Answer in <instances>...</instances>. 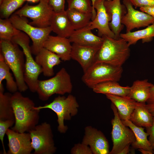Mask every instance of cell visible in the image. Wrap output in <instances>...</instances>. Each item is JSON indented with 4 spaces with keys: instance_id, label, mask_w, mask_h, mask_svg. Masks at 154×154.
Wrapping results in <instances>:
<instances>
[{
    "instance_id": "cell-16",
    "label": "cell",
    "mask_w": 154,
    "mask_h": 154,
    "mask_svg": "<svg viewBox=\"0 0 154 154\" xmlns=\"http://www.w3.org/2000/svg\"><path fill=\"white\" fill-rule=\"evenodd\" d=\"M105 0H96L93 6L96 11V17L88 25L91 30L97 29L100 37L105 35L115 39V35L110 28V20L106 13L104 2Z\"/></svg>"
},
{
    "instance_id": "cell-23",
    "label": "cell",
    "mask_w": 154,
    "mask_h": 154,
    "mask_svg": "<svg viewBox=\"0 0 154 154\" xmlns=\"http://www.w3.org/2000/svg\"><path fill=\"white\" fill-rule=\"evenodd\" d=\"M154 118L147 108L146 103L137 102L129 120L134 125L145 128L152 125Z\"/></svg>"
},
{
    "instance_id": "cell-3",
    "label": "cell",
    "mask_w": 154,
    "mask_h": 154,
    "mask_svg": "<svg viewBox=\"0 0 154 154\" xmlns=\"http://www.w3.org/2000/svg\"><path fill=\"white\" fill-rule=\"evenodd\" d=\"M0 53L12 72L18 90L24 92L28 88L24 78L25 60L23 50L11 40H0Z\"/></svg>"
},
{
    "instance_id": "cell-26",
    "label": "cell",
    "mask_w": 154,
    "mask_h": 154,
    "mask_svg": "<svg viewBox=\"0 0 154 154\" xmlns=\"http://www.w3.org/2000/svg\"><path fill=\"white\" fill-rule=\"evenodd\" d=\"M120 37L124 39L129 46L135 44L141 39L143 43L151 41L154 38V22L144 29L134 32L120 34Z\"/></svg>"
},
{
    "instance_id": "cell-6",
    "label": "cell",
    "mask_w": 154,
    "mask_h": 154,
    "mask_svg": "<svg viewBox=\"0 0 154 154\" xmlns=\"http://www.w3.org/2000/svg\"><path fill=\"white\" fill-rule=\"evenodd\" d=\"M79 105L76 97L72 94L67 97L59 96L49 104L43 106L35 107L36 109L48 108L53 111L57 117L58 130L61 133H65L68 129L64 125V120H70L78 112Z\"/></svg>"
},
{
    "instance_id": "cell-2",
    "label": "cell",
    "mask_w": 154,
    "mask_h": 154,
    "mask_svg": "<svg viewBox=\"0 0 154 154\" xmlns=\"http://www.w3.org/2000/svg\"><path fill=\"white\" fill-rule=\"evenodd\" d=\"M102 37L103 41L96 54L95 62H103L122 66L130 55L127 42L121 38L116 39L105 35Z\"/></svg>"
},
{
    "instance_id": "cell-10",
    "label": "cell",
    "mask_w": 154,
    "mask_h": 154,
    "mask_svg": "<svg viewBox=\"0 0 154 154\" xmlns=\"http://www.w3.org/2000/svg\"><path fill=\"white\" fill-rule=\"evenodd\" d=\"M32 147L35 154H53L55 153L53 136L50 125L44 122L30 131Z\"/></svg>"
},
{
    "instance_id": "cell-18",
    "label": "cell",
    "mask_w": 154,
    "mask_h": 154,
    "mask_svg": "<svg viewBox=\"0 0 154 154\" xmlns=\"http://www.w3.org/2000/svg\"><path fill=\"white\" fill-rule=\"evenodd\" d=\"M43 47L56 54L64 61L71 59L72 45L68 38L50 35L44 42Z\"/></svg>"
},
{
    "instance_id": "cell-37",
    "label": "cell",
    "mask_w": 154,
    "mask_h": 154,
    "mask_svg": "<svg viewBox=\"0 0 154 154\" xmlns=\"http://www.w3.org/2000/svg\"><path fill=\"white\" fill-rule=\"evenodd\" d=\"M135 8L154 6V0H130Z\"/></svg>"
},
{
    "instance_id": "cell-24",
    "label": "cell",
    "mask_w": 154,
    "mask_h": 154,
    "mask_svg": "<svg viewBox=\"0 0 154 154\" xmlns=\"http://www.w3.org/2000/svg\"><path fill=\"white\" fill-rule=\"evenodd\" d=\"M153 85L147 79L136 80L130 87L127 96L137 102L146 103L149 97L151 88Z\"/></svg>"
},
{
    "instance_id": "cell-44",
    "label": "cell",
    "mask_w": 154,
    "mask_h": 154,
    "mask_svg": "<svg viewBox=\"0 0 154 154\" xmlns=\"http://www.w3.org/2000/svg\"><path fill=\"white\" fill-rule=\"evenodd\" d=\"M90 0L91 1V3H92V4L93 7V6L94 3L95 1H96V0ZM95 11H96V10H95Z\"/></svg>"
},
{
    "instance_id": "cell-5",
    "label": "cell",
    "mask_w": 154,
    "mask_h": 154,
    "mask_svg": "<svg viewBox=\"0 0 154 154\" xmlns=\"http://www.w3.org/2000/svg\"><path fill=\"white\" fill-rule=\"evenodd\" d=\"M72 88L70 76L66 69L62 68L53 77L39 80L37 92L39 99L45 101L55 94L70 93Z\"/></svg>"
},
{
    "instance_id": "cell-29",
    "label": "cell",
    "mask_w": 154,
    "mask_h": 154,
    "mask_svg": "<svg viewBox=\"0 0 154 154\" xmlns=\"http://www.w3.org/2000/svg\"><path fill=\"white\" fill-rule=\"evenodd\" d=\"M66 11L74 30L87 26L92 20V13L83 12L73 9L68 8Z\"/></svg>"
},
{
    "instance_id": "cell-46",
    "label": "cell",
    "mask_w": 154,
    "mask_h": 154,
    "mask_svg": "<svg viewBox=\"0 0 154 154\" xmlns=\"http://www.w3.org/2000/svg\"><path fill=\"white\" fill-rule=\"evenodd\" d=\"M3 0H0V4L1 3Z\"/></svg>"
},
{
    "instance_id": "cell-25",
    "label": "cell",
    "mask_w": 154,
    "mask_h": 154,
    "mask_svg": "<svg viewBox=\"0 0 154 154\" xmlns=\"http://www.w3.org/2000/svg\"><path fill=\"white\" fill-rule=\"evenodd\" d=\"M121 121L125 125L132 130L135 135L136 141L131 144L132 148L133 149L142 148L154 153V151L151 148L147 138L148 134L145 131V128L135 125L129 120Z\"/></svg>"
},
{
    "instance_id": "cell-19",
    "label": "cell",
    "mask_w": 154,
    "mask_h": 154,
    "mask_svg": "<svg viewBox=\"0 0 154 154\" xmlns=\"http://www.w3.org/2000/svg\"><path fill=\"white\" fill-rule=\"evenodd\" d=\"M61 60L55 53L43 48L36 55V62L41 68L43 75L50 77L54 75V67L60 64Z\"/></svg>"
},
{
    "instance_id": "cell-40",
    "label": "cell",
    "mask_w": 154,
    "mask_h": 154,
    "mask_svg": "<svg viewBox=\"0 0 154 154\" xmlns=\"http://www.w3.org/2000/svg\"><path fill=\"white\" fill-rule=\"evenodd\" d=\"M141 11L145 13L154 18V6H149L140 8Z\"/></svg>"
},
{
    "instance_id": "cell-32",
    "label": "cell",
    "mask_w": 154,
    "mask_h": 154,
    "mask_svg": "<svg viewBox=\"0 0 154 154\" xmlns=\"http://www.w3.org/2000/svg\"><path fill=\"white\" fill-rule=\"evenodd\" d=\"M24 0H3L0 4V16L3 19H7L17 9L20 7Z\"/></svg>"
},
{
    "instance_id": "cell-7",
    "label": "cell",
    "mask_w": 154,
    "mask_h": 154,
    "mask_svg": "<svg viewBox=\"0 0 154 154\" xmlns=\"http://www.w3.org/2000/svg\"><path fill=\"white\" fill-rule=\"evenodd\" d=\"M123 71L122 66L103 62H95L84 73L82 80L88 87L92 88L101 83L111 81L118 82Z\"/></svg>"
},
{
    "instance_id": "cell-15",
    "label": "cell",
    "mask_w": 154,
    "mask_h": 154,
    "mask_svg": "<svg viewBox=\"0 0 154 154\" xmlns=\"http://www.w3.org/2000/svg\"><path fill=\"white\" fill-rule=\"evenodd\" d=\"M82 143L89 146L93 154H109V145L106 137L102 131L91 126L85 127Z\"/></svg>"
},
{
    "instance_id": "cell-9",
    "label": "cell",
    "mask_w": 154,
    "mask_h": 154,
    "mask_svg": "<svg viewBox=\"0 0 154 154\" xmlns=\"http://www.w3.org/2000/svg\"><path fill=\"white\" fill-rule=\"evenodd\" d=\"M111 108L114 117L111 121L112 125L111 137L113 145L109 154H118L126 146L135 142L136 138L132 130L123 123L116 107L112 103Z\"/></svg>"
},
{
    "instance_id": "cell-27",
    "label": "cell",
    "mask_w": 154,
    "mask_h": 154,
    "mask_svg": "<svg viewBox=\"0 0 154 154\" xmlns=\"http://www.w3.org/2000/svg\"><path fill=\"white\" fill-rule=\"evenodd\" d=\"M92 89L97 93L126 96L129 94L130 87L122 86L117 82L111 81L97 84Z\"/></svg>"
},
{
    "instance_id": "cell-38",
    "label": "cell",
    "mask_w": 154,
    "mask_h": 154,
    "mask_svg": "<svg viewBox=\"0 0 154 154\" xmlns=\"http://www.w3.org/2000/svg\"><path fill=\"white\" fill-rule=\"evenodd\" d=\"M146 132L148 134V140L153 150L154 151V118L151 126L145 128Z\"/></svg>"
},
{
    "instance_id": "cell-22",
    "label": "cell",
    "mask_w": 154,
    "mask_h": 154,
    "mask_svg": "<svg viewBox=\"0 0 154 154\" xmlns=\"http://www.w3.org/2000/svg\"><path fill=\"white\" fill-rule=\"evenodd\" d=\"M105 95L116 107L120 119L122 120H129L137 102L127 96H121L109 94Z\"/></svg>"
},
{
    "instance_id": "cell-28",
    "label": "cell",
    "mask_w": 154,
    "mask_h": 154,
    "mask_svg": "<svg viewBox=\"0 0 154 154\" xmlns=\"http://www.w3.org/2000/svg\"><path fill=\"white\" fill-rule=\"evenodd\" d=\"M10 68L5 62L2 54L0 52V92L4 93V89L2 82L5 80L6 87L11 93H14L18 90L15 81L10 72Z\"/></svg>"
},
{
    "instance_id": "cell-13",
    "label": "cell",
    "mask_w": 154,
    "mask_h": 154,
    "mask_svg": "<svg viewBox=\"0 0 154 154\" xmlns=\"http://www.w3.org/2000/svg\"><path fill=\"white\" fill-rule=\"evenodd\" d=\"M104 5L109 17L110 28L115 35V39H118L124 27L121 20L127 13L126 7L121 4L120 0H105Z\"/></svg>"
},
{
    "instance_id": "cell-31",
    "label": "cell",
    "mask_w": 154,
    "mask_h": 154,
    "mask_svg": "<svg viewBox=\"0 0 154 154\" xmlns=\"http://www.w3.org/2000/svg\"><path fill=\"white\" fill-rule=\"evenodd\" d=\"M21 31L14 26L9 18L0 19V40H11L12 38Z\"/></svg>"
},
{
    "instance_id": "cell-43",
    "label": "cell",
    "mask_w": 154,
    "mask_h": 154,
    "mask_svg": "<svg viewBox=\"0 0 154 154\" xmlns=\"http://www.w3.org/2000/svg\"><path fill=\"white\" fill-rule=\"evenodd\" d=\"M25 1H28L32 2L34 3H37L39 2L40 0H24Z\"/></svg>"
},
{
    "instance_id": "cell-30",
    "label": "cell",
    "mask_w": 154,
    "mask_h": 154,
    "mask_svg": "<svg viewBox=\"0 0 154 154\" xmlns=\"http://www.w3.org/2000/svg\"><path fill=\"white\" fill-rule=\"evenodd\" d=\"M11 93L0 92V120L15 119Z\"/></svg>"
},
{
    "instance_id": "cell-36",
    "label": "cell",
    "mask_w": 154,
    "mask_h": 154,
    "mask_svg": "<svg viewBox=\"0 0 154 154\" xmlns=\"http://www.w3.org/2000/svg\"><path fill=\"white\" fill-rule=\"evenodd\" d=\"M65 0H48V4L54 12L64 11Z\"/></svg>"
},
{
    "instance_id": "cell-1",
    "label": "cell",
    "mask_w": 154,
    "mask_h": 154,
    "mask_svg": "<svg viewBox=\"0 0 154 154\" xmlns=\"http://www.w3.org/2000/svg\"><path fill=\"white\" fill-rule=\"evenodd\" d=\"M11 104L15 120L11 129L21 133L29 132L37 125L40 110L35 109L32 100L17 91L12 95Z\"/></svg>"
},
{
    "instance_id": "cell-33",
    "label": "cell",
    "mask_w": 154,
    "mask_h": 154,
    "mask_svg": "<svg viewBox=\"0 0 154 154\" xmlns=\"http://www.w3.org/2000/svg\"><path fill=\"white\" fill-rule=\"evenodd\" d=\"M90 0H67L68 8L74 9L86 13H92V21L94 19L96 11L94 10Z\"/></svg>"
},
{
    "instance_id": "cell-41",
    "label": "cell",
    "mask_w": 154,
    "mask_h": 154,
    "mask_svg": "<svg viewBox=\"0 0 154 154\" xmlns=\"http://www.w3.org/2000/svg\"><path fill=\"white\" fill-rule=\"evenodd\" d=\"M130 144L127 145L124 147L118 153V154H127L130 151Z\"/></svg>"
},
{
    "instance_id": "cell-8",
    "label": "cell",
    "mask_w": 154,
    "mask_h": 154,
    "mask_svg": "<svg viewBox=\"0 0 154 154\" xmlns=\"http://www.w3.org/2000/svg\"><path fill=\"white\" fill-rule=\"evenodd\" d=\"M9 19L18 29L26 34L31 39V46L33 54L36 55L43 48V44L52 30L50 26L40 28L31 25L25 17L15 13L11 15Z\"/></svg>"
},
{
    "instance_id": "cell-21",
    "label": "cell",
    "mask_w": 154,
    "mask_h": 154,
    "mask_svg": "<svg viewBox=\"0 0 154 154\" xmlns=\"http://www.w3.org/2000/svg\"><path fill=\"white\" fill-rule=\"evenodd\" d=\"M88 25L75 30L68 38L71 42L85 46H100L103 41L102 37L94 34Z\"/></svg>"
},
{
    "instance_id": "cell-14",
    "label": "cell",
    "mask_w": 154,
    "mask_h": 154,
    "mask_svg": "<svg viewBox=\"0 0 154 154\" xmlns=\"http://www.w3.org/2000/svg\"><path fill=\"white\" fill-rule=\"evenodd\" d=\"M8 140V154H30L33 150L30 133H21L8 129L6 133Z\"/></svg>"
},
{
    "instance_id": "cell-39",
    "label": "cell",
    "mask_w": 154,
    "mask_h": 154,
    "mask_svg": "<svg viewBox=\"0 0 154 154\" xmlns=\"http://www.w3.org/2000/svg\"><path fill=\"white\" fill-rule=\"evenodd\" d=\"M146 105L150 112L154 110V85L151 87L149 97L146 102Z\"/></svg>"
},
{
    "instance_id": "cell-4",
    "label": "cell",
    "mask_w": 154,
    "mask_h": 154,
    "mask_svg": "<svg viewBox=\"0 0 154 154\" xmlns=\"http://www.w3.org/2000/svg\"><path fill=\"white\" fill-rule=\"evenodd\" d=\"M30 38L26 34L21 31L12 38L11 41L22 49L25 57V81L30 91L35 92H37L39 81L38 77L42 73V70L32 56L30 45Z\"/></svg>"
},
{
    "instance_id": "cell-47",
    "label": "cell",
    "mask_w": 154,
    "mask_h": 154,
    "mask_svg": "<svg viewBox=\"0 0 154 154\" xmlns=\"http://www.w3.org/2000/svg\"></svg>"
},
{
    "instance_id": "cell-42",
    "label": "cell",
    "mask_w": 154,
    "mask_h": 154,
    "mask_svg": "<svg viewBox=\"0 0 154 154\" xmlns=\"http://www.w3.org/2000/svg\"><path fill=\"white\" fill-rule=\"evenodd\" d=\"M138 149L142 154H153V153L152 152L142 148H140Z\"/></svg>"
},
{
    "instance_id": "cell-45",
    "label": "cell",
    "mask_w": 154,
    "mask_h": 154,
    "mask_svg": "<svg viewBox=\"0 0 154 154\" xmlns=\"http://www.w3.org/2000/svg\"><path fill=\"white\" fill-rule=\"evenodd\" d=\"M150 112L154 118V110L151 111Z\"/></svg>"
},
{
    "instance_id": "cell-17",
    "label": "cell",
    "mask_w": 154,
    "mask_h": 154,
    "mask_svg": "<svg viewBox=\"0 0 154 154\" xmlns=\"http://www.w3.org/2000/svg\"><path fill=\"white\" fill-rule=\"evenodd\" d=\"M100 46H85L73 43L71 58L78 62L84 73L94 63L96 54Z\"/></svg>"
},
{
    "instance_id": "cell-20",
    "label": "cell",
    "mask_w": 154,
    "mask_h": 154,
    "mask_svg": "<svg viewBox=\"0 0 154 154\" xmlns=\"http://www.w3.org/2000/svg\"><path fill=\"white\" fill-rule=\"evenodd\" d=\"M50 26L52 31L57 36L65 38H69L74 31L65 10L54 12L50 19Z\"/></svg>"
},
{
    "instance_id": "cell-34",
    "label": "cell",
    "mask_w": 154,
    "mask_h": 154,
    "mask_svg": "<svg viewBox=\"0 0 154 154\" xmlns=\"http://www.w3.org/2000/svg\"><path fill=\"white\" fill-rule=\"evenodd\" d=\"M15 119H9L5 121L0 120V139L3 147V154H6L4 147L3 140L4 135L7 130L15 123Z\"/></svg>"
},
{
    "instance_id": "cell-35",
    "label": "cell",
    "mask_w": 154,
    "mask_h": 154,
    "mask_svg": "<svg viewBox=\"0 0 154 154\" xmlns=\"http://www.w3.org/2000/svg\"><path fill=\"white\" fill-rule=\"evenodd\" d=\"M72 154H92V152L88 145L82 143L75 144L71 149Z\"/></svg>"
},
{
    "instance_id": "cell-12",
    "label": "cell",
    "mask_w": 154,
    "mask_h": 154,
    "mask_svg": "<svg viewBox=\"0 0 154 154\" xmlns=\"http://www.w3.org/2000/svg\"><path fill=\"white\" fill-rule=\"evenodd\" d=\"M127 12L121 20V23L128 33L135 28L147 27L154 22V18L142 11L135 9L130 0H123Z\"/></svg>"
},
{
    "instance_id": "cell-11",
    "label": "cell",
    "mask_w": 154,
    "mask_h": 154,
    "mask_svg": "<svg viewBox=\"0 0 154 154\" xmlns=\"http://www.w3.org/2000/svg\"><path fill=\"white\" fill-rule=\"evenodd\" d=\"M54 12L48 4V0H40L39 3L35 5L26 4L14 13L31 19L32 21L29 23L32 25L45 28L50 26Z\"/></svg>"
}]
</instances>
